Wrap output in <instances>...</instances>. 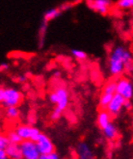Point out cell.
I'll list each match as a JSON object with an SVG mask.
<instances>
[{"label":"cell","mask_w":133,"mask_h":159,"mask_svg":"<svg viewBox=\"0 0 133 159\" xmlns=\"http://www.w3.org/2000/svg\"><path fill=\"white\" fill-rule=\"evenodd\" d=\"M133 61V55L131 50L126 49L122 45L115 46L110 52L107 67L108 71L114 77H119L125 72L126 64Z\"/></svg>","instance_id":"6da1fadb"},{"label":"cell","mask_w":133,"mask_h":159,"mask_svg":"<svg viewBox=\"0 0 133 159\" xmlns=\"http://www.w3.org/2000/svg\"><path fill=\"white\" fill-rule=\"evenodd\" d=\"M0 101L3 107L17 106L22 101V93L11 87H2L0 89Z\"/></svg>","instance_id":"7a4b0ae2"},{"label":"cell","mask_w":133,"mask_h":159,"mask_svg":"<svg viewBox=\"0 0 133 159\" xmlns=\"http://www.w3.org/2000/svg\"><path fill=\"white\" fill-rule=\"evenodd\" d=\"M50 102L56 104L57 107L65 110L69 105V93L64 87H58L55 89L48 97Z\"/></svg>","instance_id":"3957f363"},{"label":"cell","mask_w":133,"mask_h":159,"mask_svg":"<svg viewBox=\"0 0 133 159\" xmlns=\"http://www.w3.org/2000/svg\"><path fill=\"white\" fill-rule=\"evenodd\" d=\"M117 93L126 99L133 98V80L128 77H119L117 79Z\"/></svg>","instance_id":"277c9868"},{"label":"cell","mask_w":133,"mask_h":159,"mask_svg":"<svg viewBox=\"0 0 133 159\" xmlns=\"http://www.w3.org/2000/svg\"><path fill=\"white\" fill-rule=\"evenodd\" d=\"M21 148L23 159H39L41 156V152L38 148L36 142L31 140H26L22 141L21 144Z\"/></svg>","instance_id":"5b68a950"},{"label":"cell","mask_w":133,"mask_h":159,"mask_svg":"<svg viewBox=\"0 0 133 159\" xmlns=\"http://www.w3.org/2000/svg\"><path fill=\"white\" fill-rule=\"evenodd\" d=\"M16 131L18 133L21 137V139L23 141H26V140H31V141L36 142L37 139L39 138L41 132L38 130L37 128L31 126V125H18L16 128Z\"/></svg>","instance_id":"8992f818"},{"label":"cell","mask_w":133,"mask_h":159,"mask_svg":"<svg viewBox=\"0 0 133 159\" xmlns=\"http://www.w3.org/2000/svg\"><path fill=\"white\" fill-rule=\"evenodd\" d=\"M125 101H126V98L122 97L121 95H119L118 93H116L115 95L113 96V98L110 101V103L108 104L106 110L112 115V117L118 116L121 113V111L123 109Z\"/></svg>","instance_id":"52a82bcc"},{"label":"cell","mask_w":133,"mask_h":159,"mask_svg":"<svg viewBox=\"0 0 133 159\" xmlns=\"http://www.w3.org/2000/svg\"><path fill=\"white\" fill-rule=\"evenodd\" d=\"M111 4V0H91V1H88V6L90 9L102 16H105L109 13Z\"/></svg>","instance_id":"ba28073f"},{"label":"cell","mask_w":133,"mask_h":159,"mask_svg":"<svg viewBox=\"0 0 133 159\" xmlns=\"http://www.w3.org/2000/svg\"><path fill=\"white\" fill-rule=\"evenodd\" d=\"M36 144L38 146V148L41 152V154L50 153L54 152V145L52 144L51 140L44 134H40L39 138L37 139Z\"/></svg>","instance_id":"9c48e42d"},{"label":"cell","mask_w":133,"mask_h":159,"mask_svg":"<svg viewBox=\"0 0 133 159\" xmlns=\"http://www.w3.org/2000/svg\"><path fill=\"white\" fill-rule=\"evenodd\" d=\"M5 151H6V152H7V154L10 159H23L21 148L18 144L11 143L7 147V148L5 149Z\"/></svg>","instance_id":"30bf717a"},{"label":"cell","mask_w":133,"mask_h":159,"mask_svg":"<svg viewBox=\"0 0 133 159\" xmlns=\"http://www.w3.org/2000/svg\"><path fill=\"white\" fill-rule=\"evenodd\" d=\"M76 152L78 155V159H94V153L92 152L91 148L85 143H80L77 146Z\"/></svg>","instance_id":"8fae6325"},{"label":"cell","mask_w":133,"mask_h":159,"mask_svg":"<svg viewBox=\"0 0 133 159\" xmlns=\"http://www.w3.org/2000/svg\"><path fill=\"white\" fill-rule=\"evenodd\" d=\"M111 119H112V115L106 109H103L98 115V119H97L98 125L101 129H103L104 127H106L108 125L111 124Z\"/></svg>","instance_id":"7c38bea8"},{"label":"cell","mask_w":133,"mask_h":159,"mask_svg":"<svg viewBox=\"0 0 133 159\" xmlns=\"http://www.w3.org/2000/svg\"><path fill=\"white\" fill-rule=\"evenodd\" d=\"M62 13V9L59 8H51L49 10H47L44 14V20L46 22H49L54 20L55 18L58 17Z\"/></svg>","instance_id":"4fadbf2b"},{"label":"cell","mask_w":133,"mask_h":159,"mask_svg":"<svg viewBox=\"0 0 133 159\" xmlns=\"http://www.w3.org/2000/svg\"><path fill=\"white\" fill-rule=\"evenodd\" d=\"M102 132H103L104 137H105L106 139H108V140H110V141H112V140H114V139H116L117 136H118L117 127L114 125L112 123L110 125H108L106 127H104L102 129Z\"/></svg>","instance_id":"5bb4252c"},{"label":"cell","mask_w":133,"mask_h":159,"mask_svg":"<svg viewBox=\"0 0 133 159\" xmlns=\"http://www.w3.org/2000/svg\"><path fill=\"white\" fill-rule=\"evenodd\" d=\"M47 23L48 22L44 20L40 26L39 33H38V45H39V48H42L44 45L45 35H46V30H47Z\"/></svg>","instance_id":"9a60e30c"},{"label":"cell","mask_w":133,"mask_h":159,"mask_svg":"<svg viewBox=\"0 0 133 159\" xmlns=\"http://www.w3.org/2000/svg\"><path fill=\"white\" fill-rule=\"evenodd\" d=\"M102 93L115 95L117 93V80H109L102 88Z\"/></svg>","instance_id":"2e32d148"},{"label":"cell","mask_w":133,"mask_h":159,"mask_svg":"<svg viewBox=\"0 0 133 159\" xmlns=\"http://www.w3.org/2000/svg\"><path fill=\"white\" fill-rule=\"evenodd\" d=\"M5 116L9 120H16L20 116V110H18L17 106L7 107L5 109Z\"/></svg>","instance_id":"e0dca14e"},{"label":"cell","mask_w":133,"mask_h":159,"mask_svg":"<svg viewBox=\"0 0 133 159\" xmlns=\"http://www.w3.org/2000/svg\"><path fill=\"white\" fill-rule=\"evenodd\" d=\"M113 96H114V95H110V93H101V96H100V98H99V101L100 108H102V109H106L107 106H108V104L110 103V101H111L112 98H113Z\"/></svg>","instance_id":"ac0fdd59"},{"label":"cell","mask_w":133,"mask_h":159,"mask_svg":"<svg viewBox=\"0 0 133 159\" xmlns=\"http://www.w3.org/2000/svg\"><path fill=\"white\" fill-rule=\"evenodd\" d=\"M7 136H8L9 140H10V142L13 143V144H18V145H20L23 141V140L21 139V137L18 135V133L16 131V130H15V131H14V130H13V131H10L8 133Z\"/></svg>","instance_id":"d6986e66"},{"label":"cell","mask_w":133,"mask_h":159,"mask_svg":"<svg viewBox=\"0 0 133 159\" xmlns=\"http://www.w3.org/2000/svg\"><path fill=\"white\" fill-rule=\"evenodd\" d=\"M117 7L122 10H128L133 8V0H118Z\"/></svg>","instance_id":"ffe728a7"},{"label":"cell","mask_w":133,"mask_h":159,"mask_svg":"<svg viewBox=\"0 0 133 159\" xmlns=\"http://www.w3.org/2000/svg\"><path fill=\"white\" fill-rule=\"evenodd\" d=\"M71 55L78 61H83L87 58V53L81 49H72Z\"/></svg>","instance_id":"44dd1931"},{"label":"cell","mask_w":133,"mask_h":159,"mask_svg":"<svg viewBox=\"0 0 133 159\" xmlns=\"http://www.w3.org/2000/svg\"><path fill=\"white\" fill-rule=\"evenodd\" d=\"M10 144L11 142L9 140L8 136H4V135L0 136V149H6Z\"/></svg>","instance_id":"7402d4cb"},{"label":"cell","mask_w":133,"mask_h":159,"mask_svg":"<svg viewBox=\"0 0 133 159\" xmlns=\"http://www.w3.org/2000/svg\"><path fill=\"white\" fill-rule=\"evenodd\" d=\"M62 112H63V110L61 108L56 106V108H54V110L51 113V120H58L62 116Z\"/></svg>","instance_id":"603a6c76"},{"label":"cell","mask_w":133,"mask_h":159,"mask_svg":"<svg viewBox=\"0 0 133 159\" xmlns=\"http://www.w3.org/2000/svg\"><path fill=\"white\" fill-rule=\"evenodd\" d=\"M39 159H60L58 154L56 152H50V153H45V154H41Z\"/></svg>","instance_id":"cb8c5ba5"},{"label":"cell","mask_w":133,"mask_h":159,"mask_svg":"<svg viewBox=\"0 0 133 159\" xmlns=\"http://www.w3.org/2000/svg\"><path fill=\"white\" fill-rule=\"evenodd\" d=\"M123 108L126 110H130L132 108V102L131 99H126L125 101V105H123Z\"/></svg>","instance_id":"d4e9b609"},{"label":"cell","mask_w":133,"mask_h":159,"mask_svg":"<svg viewBox=\"0 0 133 159\" xmlns=\"http://www.w3.org/2000/svg\"><path fill=\"white\" fill-rule=\"evenodd\" d=\"M9 68H10V66H9L8 63H1V65H0V70L1 71H6L9 70Z\"/></svg>","instance_id":"484cf974"},{"label":"cell","mask_w":133,"mask_h":159,"mask_svg":"<svg viewBox=\"0 0 133 159\" xmlns=\"http://www.w3.org/2000/svg\"><path fill=\"white\" fill-rule=\"evenodd\" d=\"M0 159H10L5 149H0Z\"/></svg>","instance_id":"4316f807"},{"label":"cell","mask_w":133,"mask_h":159,"mask_svg":"<svg viewBox=\"0 0 133 159\" xmlns=\"http://www.w3.org/2000/svg\"><path fill=\"white\" fill-rule=\"evenodd\" d=\"M17 80L20 82H21V83H23V82H25L27 80V77H26V75H20L17 78Z\"/></svg>","instance_id":"83f0119b"},{"label":"cell","mask_w":133,"mask_h":159,"mask_svg":"<svg viewBox=\"0 0 133 159\" xmlns=\"http://www.w3.org/2000/svg\"><path fill=\"white\" fill-rule=\"evenodd\" d=\"M53 76H54L55 78H59V77L61 76V72H60V71H55V72L53 73Z\"/></svg>","instance_id":"f1b7e54d"},{"label":"cell","mask_w":133,"mask_h":159,"mask_svg":"<svg viewBox=\"0 0 133 159\" xmlns=\"http://www.w3.org/2000/svg\"><path fill=\"white\" fill-rule=\"evenodd\" d=\"M28 120H29V121H30V123H31V124L35 123V120H36L35 117H33V116H30V117H29V119H28Z\"/></svg>","instance_id":"f546056e"},{"label":"cell","mask_w":133,"mask_h":159,"mask_svg":"<svg viewBox=\"0 0 133 159\" xmlns=\"http://www.w3.org/2000/svg\"><path fill=\"white\" fill-rule=\"evenodd\" d=\"M130 50H131V52H132V55H133V44H132V46H131V49H130Z\"/></svg>","instance_id":"4dcf8cb0"},{"label":"cell","mask_w":133,"mask_h":159,"mask_svg":"<svg viewBox=\"0 0 133 159\" xmlns=\"http://www.w3.org/2000/svg\"><path fill=\"white\" fill-rule=\"evenodd\" d=\"M132 126H133V115H132Z\"/></svg>","instance_id":"1f68e13d"},{"label":"cell","mask_w":133,"mask_h":159,"mask_svg":"<svg viewBox=\"0 0 133 159\" xmlns=\"http://www.w3.org/2000/svg\"><path fill=\"white\" fill-rule=\"evenodd\" d=\"M132 80H133V73H132Z\"/></svg>","instance_id":"d6a6232c"},{"label":"cell","mask_w":133,"mask_h":159,"mask_svg":"<svg viewBox=\"0 0 133 159\" xmlns=\"http://www.w3.org/2000/svg\"><path fill=\"white\" fill-rule=\"evenodd\" d=\"M87 1H91V0H87Z\"/></svg>","instance_id":"836d02e7"},{"label":"cell","mask_w":133,"mask_h":159,"mask_svg":"<svg viewBox=\"0 0 133 159\" xmlns=\"http://www.w3.org/2000/svg\"><path fill=\"white\" fill-rule=\"evenodd\" d=\"M132 41H133V37H132Z\"/></svg>","instance_id":"e575fe53"}]
</instances>
